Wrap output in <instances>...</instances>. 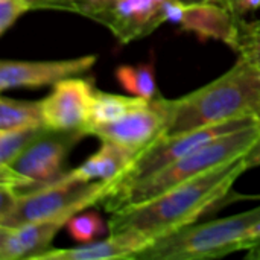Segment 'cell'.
Here are the masks:
<instances>
[{
  "instance_id": "cell-1",
  "label": "cell",
  "mask_w": 260,
  "mask_h": 260,
  "mask_svg": "<svg viewBox=\"0 0 260 260\" xmlns=\"http://www.w3.org/2000/svg\"><path fill=\"white\" fill-rule=\"evenodd\" d=\"M245 171L248 165L244 157L218 166L148 203L111 213L108 230L110 233L136 230L152 241L174 233L222 203Z\"/></svg>"
},
{
  "instance_id": "cell-2",
  "label": "cell",
  "mask_w": 260,
  "mask_h": 260,
  "mask_svg": "<svg viewBox=\"0 0 260 260\" xmlns=\"http://www.w3.org/2000/svg\"><path fill=\"white\" fill-rule=\"evenodd\" d=\"M259 114L260 69L239 58L215 81L180 99H172V117L166 136Z\"/></svg>"
},
{
  "instance_id": "cell-3",
  "label": "cell",
  "mask_w": 260,
  "mask_h": 260,
  "mask_svg": "<svg viewBox=\"0 0 260 260\" xmlns=\"http://www.w3.org/2000/svg\"><path fill=\"white\" fill-rule=\"evenodd\" d=\"M259 139L260 122L225 134L149 177L111 187L110 193L101 204L107 212L114 213L122 209L148 203L175 186L193 180L218 166L245 157Z\"/></svg>"
},
{
  "instance_id": "cell-4",
  "label": "cell",
  "mask_w": 260,
  "mask_h": 260,
  "mask_svg": "<svg viewBox=\"0 0 260 260\" xmlns=\"http://www.w3.org/2000/svg\"><path fill=\"white\" fill-rule=\"evenodd\" d=\"M260 224V206L206 224H190L155 239L134 260H207L248 248L250 230Z\"/></svg>"
},
{
  "instance_id": "cell-5",
  "label": "cell",
  "mask_w": 260,
  "mask_h": 260,
  "mask_svg": "<svg viewBox=\"0 0 260 260\" xmlns=\"http://www.w3.org/2000/svg\"><path fill=\"white\" fill-rule=\"evenodd\" d=\"M116 181H72L66 174L55 183L29 195L14 197L0 189V227L17 229L58 216L69 210H85L102 203Z\"/></svg>"
},
{
  "instance_id": "cell-6",
  "label": "cell",
  "mask_w": 260,
  "mask_h": 260,
  "mask_svg": "<svg viewBox=\"0 0 260 260\" xmlns=\"http://www.w3.org/2000/svg\"><path fill=\"white\" fill-rule=\"evenodd\" d=\"M82 137V129H46L11 165L0 166V189L23 197L58 181L67 172V158Z\"/></svg>"
},
{
  "instance_id": "cell-7",
  "label": "cell",
  "mask_w": 260,
  "mask_h": 260,
  "mask_svg": "<svg viewBox=\"0 0 260 260\" xmlns=\"http://www.w3.org/2000/svg\"><path fill=\"white\" fill-rule=\"evenodd\" d=\"M169 0H75L69 11L107 27L120 44L142 40L166 18Z\"/></svg>"
},
{
  "instance_id": "cell-8",
  "label": "cell",
  "mask_w": 260,
  "mask_h": 260,
  "mask_svg": "<svg viewBox=\"0 0 260 260\" xmlns=\"http://www.w3.org/2000/svg\"><path fill=\"white\" fill-rule=\"evenodd\" d=\"M257 122H260V119L256 116L244 117V119H236V120H230V122L213 125V126L200 128V129L189 131V133L165 136L160 140H157L152 146H149L146 151H143L137 157V160L133 163V166L126 171V174L122 175L114 183V186H122V184L149 177V175L165 169L166 166L178 161L180 158L189 155L190 152L200 149L201 146H204L225 134L256 125Z\"/></svg>"
},
{
  "instance_id": "cell-9",
  "label": "cell",
  "mask_w": 260,
  "mask_h": 260,
  "mask_svg": "<svg viewBox=\"0 0 260 260\" xmlns=\"http://www.w3.org/2000/svg\"><path fill=\"white\" fill-rule=\"evenodd\" d=\"M171 117L172 99H166L158 93L151 99H145L119 120L91 129L88 136L114 142L140 155L168 134Z\"/></svg>"
},
{
  "instance_id": "cell-10",
  "label": "cell",
  "mask_w": 260,
  "mask_h": 260,
  "mask_svg": "<svg viewBox=\"0 0 260 260\" xmlns=\"http://www.w3.org/2000/svg\"><path fill=\"white\" fill-rule=\"evenodd\" d=\"M94 90L93 81L85 78L73 76L56 82L52 93L41 101L44 126L49 131H84Z\"/></svg>"
},
{
  "instance_id": "cell-11",
  "label": "cell",
  "mask_w": 260,
  "mask_h": 260,
  "mask_svg": "<svg viewBox=\"0 0 260 260\" xmlns=\"http://www.w3.org/2000/svg\"><path fill=\"white\" fill-rule=\"evenodd\" d=\"M96 55L50 61L3 59L0 61V90L8 91L18 87L35 88L55 85L62 79L79 76L88 72L96 64Z\"/></svg>"
},
{
  "instance_id": "cell-12",
  "label": "cell",
  "mask_w": 260,
  "mask_h": 260,
  "mask_svg": "<svg viewBox=\"0 0 260 260\" xmlns=\"http://www.w3.org/2000/svg\"><path fill=\"white\" fill-rule=\"evenodd\" d=\"M166 18L184 32L197 35L200 41L216 40L232 47L241 17L221 3L184 5L169 0L166 5Z\"/></svg>"
},
{
  "instance_id": "cell-13",
  "label": "cell",
  "mask_w": 260,
  "mask_h": 260,
  "mask_svg": "<svg viewBox=\"0 0 260 260\" xmlns=\"http://www.w3.org/2000/svg\"><path fill=\"white\" fill-rule=\"evenodd\" d=\"M79 210H69L58 216L30 222L17 229L0 227V259L35 260L50 250L56 233L67 225Z\"/></svg>"
},
{
  "instance_id": "cell-14",
  "label": "cell",
  "mask_w": 260,
  "mask_h": 260,
  "mask_svg": "<svg viewBox=\"0 0 260 260\" xmlns=\"http://www.w3.org/2000/svg\"><path fill=\"white\" fill-rule=\"evenodd\" d=\"M154 241L136 230L110 233L108 238L72 248H50L35 260H116L136 259Z\"/></svg>"
},
{
  "instance_id": "cell-15",
  "label": "cell",
  "mask_w": 260,
  "mask_h": 260,
  "mask_svg": "<svg viewBox=\"0 0 260 260\" xmlns=\"http://www.w3.org/2000/svg\"><path fill=\"white\" fill-rule=\"evenodd\" d=\"M139 154L110 140H101V148L81 166L67 171L72 181H117L137 160Z\"/></svg>"
},
{
  "instance_id": "cell-16",
  "label": "cell",
  "mask_w": 260,
  "mask_h": 260,
  "mask_svg": "<svg viewBox=\"0 0 260 260\" xmlns=\"http://www.w3.org/2000/svg\"><path fill=\"white\" fill-rule=\"evenodd\" d=\"M145 101V98L139 96H125V94H114L107 93L102 90H94L91 108L88 114V120L84 126L85 136L90 134L91 129L98 126H104L108 123H113L123 117L128 111L136 108Z\"/></svg>"
},
{
  "instance_id": "cell-17",
  "label": "cell",
  "mask_w": 260,
  "mask_h": 260,
  "mask_svg": "<svg viewBox=\"0 0 260 260\" xmlns=\"http://www.w3.org/2000/svg\"><path fill=\"white\" fill-rule=\"evenodd\" d=\"M30 126H44L41 101H15L3 96L0 99V131H11Z\"/></svg>"
},
{
  "instance_id": "cell-18",
  "label": "cell",
  "mask_w": 260,
  "mask_h": 260,
  "mask_svg": "<svg viewBox=\"0 0 260 260\" xmlns=\"http://www.w3.org/2000/svg\"><path fill=\"white\" fill-rule=\"evenodd\" d=\"M114 75L117 82L133 96L151 99L158 94L154 66L149 62L139 66H119Z\"/></svg>"
},
{
  "instance_id": "cell-19",
  "label": "cell",
  "mask_w": 260,
  "mask_h": 260,
  "mask_svg": "<svg viewBox=\"0 0 260 260\" xmlns=\"http://www.w3.org/2000/svg\"><path fill=\"white\" fill-rule=\"evenodd\" d=\"M46 129L47 128L44 126H30L11 131H0V166L11 165Z\"/></svg>"
},
{
  "instance_id": "cell-20",
  "label": "cell",
  "mask_w": 260,
  "mask_h": 260,
  "mask_svg": "<svg viewBox=\"0 0 260 260\" xmlns=\"http://www.w3.org/2000/svg\"><path fill=\"white\" fill-rule=\"evenodd\" d=\"M232 49L239 58L247 59L253 66L260 69V20H238L235 41Z\"/></svg>"
},
{
  "instance_id": "cell-21",
  "label": "cell",
  "mask_w": 260,
  "mask_h": 260,
  "mask_svg": "<svg viewBox=\"0 0 260 260\" xmlns=\"http://www.w3.org/2000/svg\"><path fill=\"white\" fill-rule=\"evenodd\" d=\"M66 229L76 242L85 244L96 241V238H99L104 233L105 224L99 213L82 210L70 218Z\"/></svg>"
},
{
  "instance_id": "cell-22",
  "label": "cell",
  "mask_w": 260,
  "mask_h": 260,
  "mask_svg": "<svg viewBox=\"0 0 260 260\" xmlns=\"http://www.w3.org/2000/svg\"><path fill=\"white\" fill-rule=\"evenodd\" d=\"M29 9L30 0H0V34L3 35Z\"/></svg>"
},
{
  "instance_id": "cell-23",
  "label": "cell",
  "mask_w": 260,
  "mask_h": 260,
  "mask_svg": "<svg viewBox=\"0 0 260 260\" xmlns=\"http://www.w3.org/2000/svg\"><path fill=\"white\" fill-rule=\"evenodd\" d=\"M260 9V0H233L232 11L238 17H245L247 14L256 12Z\"/></svg>"
},
{
  "instance_id": "cell-24",
  "label": "cell",
  "mask_w": 260,
  "mask_h": 260,
  "mask_svg": "<svg viewBox=\"0 0 260 260\" xmlns=\"http://www.w3.org/2000/svg\"><path fill=\"white\" fill-rule=\"evenodd\" d=\"M75 0H30V9L35 8H50V9H62L69 11L70 5Z\"/></svg>"
},
{
  "instance_id": "cell-25",
  "label": "cell",
  "mask_w": 260,
  "mask_h": 260,
  "mask_svg": "<svg viewBox=\"0 0 260 260\" xmlns=\"http://www.w3.org/2000/svg\"><path fill=\"white\" fill-rule=\"evenodd\" d=\"M244 158L248 165V169L254 166H260V139L254 143V146L248 151V154Z\"/></svg>"
},
{
  "instance_id": "cell-26",
  "label": "cell",
  "mask_w": 260,
  "mask_h": 260,
  "mask_svg": "<svg viewBox=\"0 0 260 260\" xmlns=\"http://www.w3.org/2000/svg\"><path fill=\"white\" fill-rule=\"evenodd\" d=\"M256 242H260V224L254 225V227L250 230V235H248V248H250L253 244H256ZM248 248H247V250H248Z\"/></svg>"
},
{
  "instance_id": "cell-27",
  "label": "cell",
  "mask_w": 260,
  "mask_h": 260,
  "mask_svg": "<svg viewBox=\"0 0 260 260\" xmlns=\"http://www.w3.org/2000/svg\"><path fill=\"white\" fill-rule=\"evenodd\" d=\"M180 3H184V5H197V3H221V5H225L227 6V2L225 0H177Z\"/></svg>"
},
{
  "instance_id": "cell-28",
  "label": "cell",
  "mask_w": 260,
  "mask_h": 260,
  "mask_svg": "<svg viewBox=\"0 0 260 260\" xmlns=\"http://www.w3.org/2000/svg\"><path fill=\"white\" fill-rule=\"evenodd\" d=\"M225 2H227V6L232 9V3H233V0H225Z\"/></svg>"
},
{
  "instance_id": "cell-29",
  "label": "cell",
  "mask_w": 260,
  "mask_h": 260,
  "mask_svg": "<svg viewBox=\"0 0 260 260\" xmlns=\"http://www.w3.org/2000/svg\"><path fill=\"white\" fill-rule=\"evenodd\" d=\"M259 117H260V114H259Z\"/></svg>"
}]
</instances>
